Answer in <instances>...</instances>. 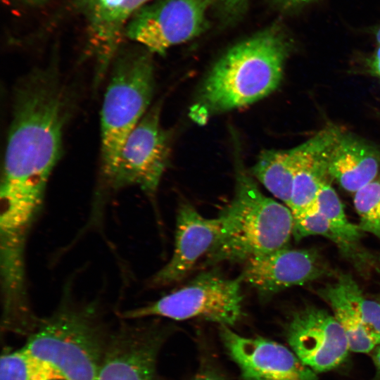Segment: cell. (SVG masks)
<instances>
[{
  "label": "cell",
  "mask_w": 380,
  "mask_h": 380,
  "mask_svg": "<svg viewBox=\"0 0 380 380\" xmlns=\"http://www.w3.org/2000/svg\"><path fill=\"white\" fill-rule=\"evenodd\" d=\"M68 95L56 69L40 68L18 84L1 180L0 208L8 215L38 216L62 151Z\"/></svg>",
  "instance_id": "6da1fadb"
},
{
  "label": "cell",
  "mask_w": 380,
  "mask_h": 380,
  "mask_svg": "<svg viewBox=\"0 0 380 380\" xmlns=\"http://www.w3.org/2000/svg\"><path fill=\"white\" fill-rule=\"evenodd\" d=\"M292 48L291 39L277 23L232 46L205 77L192 115L207 118L272 93L280 84Z\"/></svg>",
  "instance_id": "7a4b0ae2"
},
{
  "label": "cell",
  "mask_w": 380,
  "mask_h": 380,
  "mask_svg": "<svg viewBox=\"0 0 380 380\" xmlns=\"http://www.w3.org/2000/svg\"><path fill=\"white\" fill-rule=\"evenodd\" d=\"M234 194L218 216V239L205 263L246 262L287 247L294 218L288 206L265 196L237 159Z\"/></svg>",
  "instance_id": "3957f363"
},
{
  "label": "cell",
  "mask_w": 380,
  "mask_h": 380,
  "mask_svg": "<svg viewBox=\"0 0 380 380\" xmlns=\"http://www.w3.org/2000/svg\"><path fill=\"white\" fill-rule=\"evenodd\" d=\"M91 304L63 302L39 322L23 347L58 380H95L108 341Z\"/></svg>",
  "instance_id": "277c9868"
},
{
  "label": "cell",
  "mask_w": 380,
  "mask_h": 380,
  "mask_svg": "<svg viewBox=\"0 0 380 380\" xmlns=\"http://www.w3.org/2000/svg\"><path fill=\"white\" fill-rule=\"evenodd\" d=\"M149 51H118L101 108V184L112 175L122 147L148 111L154 89V69Z\"/></svg>",
  "instance_id": "5b68a950"
},
{
  "label": "cell",
  "mask_w": 380,
  "mask_h": 380,
  "mask_svg": "<svg viewBox=\"0 0 380 380\" xmlns=\"http://www.w3.org/2000/svg\"><path fill=\"white\" fill-rule=\"evenodd\" d=\"M160 105L151 108L126 139L115 167L99 189L92 213L96 216L105 197L129 186H137L153 197L168 165L170 133L160 124Z\"/></svg>",
  "instance_id": "8992f818"
},
{
  "label": "cell",
  "mask_w": 380,
  "mask_h": 380,
  "mask_svg": "<svg viewBox=\"0 0 380 380\" xmlns=\"http://www.w3.org/2000/svg\"><path fill=\"white\" fill-rule=\"evenodd\" d=\"M241 283L240 277L229 279L214 270L201 272L182 288L124 312L123 317L200 318L231 327L243 315Z\"/></svg>",
  "instance_id": "52a82bcc"
},
{
  "label": "cell",
  "mask_w": 380,
  "mask_h": 380,
  "mask_svg": "<svg viewBox=\"0 0 380 380\" xmlns=\"http://www.w3.org/2000/svg\"><path fill=\"white\" fill-rule=\"evenodd\" d=\"M215 0H156L138 9L126 35L150 53L164 54L172 46L194 39L208 27V8Z\"/></svg>",
  "instance_id": "ba28073f"
},
{
  "label": "cell",
  "mask_w": 380,
  "mask_h": 380,
  "mask_svg": "<svg viewBox=\"0 0 380 380\" xmlns=\"http://www.w3.org/2000/svg\"><path fill=\"white\" fill-rule=\"evenodd\" d=\"M286 336L292 351L315 372L338 367L350 350L345 331L335 317L315 307L294 313L286 328Z\"/></svg>",
  "instance_id": "9c48e42d"
},
{
  "label": "cell",
  "mask_w": 380,
  "mask_h": 380,
  "mask_svg": "<svg viewBox=\"0 0 380 380\" xmlns=\"http://www.w3.org/2000/svg\"><path fill=\"white\" fill-rule=\"evenodd\" d=\"M220 336L244 380H317L315 372L279 343L242 336L227 326H220Z\"/></svg>",
  "instance_id": "30bf717a"
},
{
  "label": "cell",
  "mask_w": 380,
  "mask_h": 380,
  "mask_svg": "<svg viewBox=\"0 0 380 380\" xmlns=\"http://www.w3.org/2000/svg\"><path fill=\"white\" fill-rule=\"evenodd\" d=\"M327 272L315 250L288 247L245 262L239 276L263 298L294 286L315 280Z\"/></svg>",
  "instance_id": "8fae6325"
},
{
  "label": "cell",
  "mask_w": 380,
  "mask_h": 380,
  "mask_svg": "<svg viewBox=\"0 0 380 380\" xmlns=\"http://www.w3.org/2000/svg\"><path fill=\"white\" fill-rule=\"evenodd\" d=\"M345 331L350 350L367 353L380 344V304L368 299L350 274L319 291Z\"/></svg>",
  "instance_id": "7c38bea8"
},
{
  "label": "cell",
  "mask_w": 380,
  "mask_h": 380,
  "mask_svg": "<svg viewBox=\"0 0 380 380\" xmlns=\"http://www.w3.org/2000/svg\"><path fill=\"white\" fill-rule=\"evenodd\" d=\"M220 227L219 217L206 218L190 203L182 201L177 215L173 254L169 262L152 277L151 284L163 286L186 277L198 260L206 256L214 246Z\"/></svg>",
  "instance_id": "4fadbf2b"
},
{
  "label": "cell",
  "mask_w": 380,
  "mask_h": 380,
  "mask_svg": "<svg viewBox=\"0 0 380 380\" xmlns=\"http://www.w3.org/2000/svg\"><path fill=\"white\" fill-rule=\"evenodd\" d=\"M163 335L124 328L110 341L95 380H160L156 362Z\"/></svg>",
  "instance_id": "5bb4252c"
},
{
  "label": "cell",
  "mask_w": 380,
  "mask_h": 380,
  "mask_svg": "<svg viewBox=\"0 0 380 380\" xmlns=\"http://www.w3.org/2000/svg\"><path fill=\"white\" fill-rule=\"evenodd\" d=\"M341 132L337 127L328 126L293 148L265 150L252 167L251 174L288 206L294 177L300 165L311 156L332 145Z\"/></svg>",
  "instance_id": "9a60e30c"
},
{
  "label": "cell",
  "mask_w": 380,
  "mask_h": 380,
  "mask_svg": "<svg viewBox=\"0 0 380 380\" xmlns=\"http://www.w3.org/2000/svg\"><path fill=\"white\" fill-rule=\"evenodd\" d=\"M149 0H83L90 45L101 80L117 55L124 30L134 13Z\"/></svg>",
  "instance_id": "2e32d148"
},
{
  "label": "cell",
  "mask_w": 380,
  "mask_h": 380,
  "mask_svg": "<svg viewBox=\"0 0 380 380\" xmlns=\"http://www.w3.org/2000/svg\"><path fill=\"white\" fill-rule=\"evenodd\" d=\"M380 170V151L349 133L341 132L328 158V172L345 190L355 193L373 181Z\"/></svg>",
  "instance_id": "e0dca14e"
},
{
  "label": "cell",
  "mask_w": 380,
  "mask_h": 380,
  "mask_svg": "<svg viewBox=\"0 0 380 380\" xmlns=\"http://www.w3.org/2000/svg\"><path fill=\"white\" fill-rule=\"evenodd\" d=\"M317 207L328 223L324 237L334 242L355 265L365 264L369 256L360 245L363 232L358 224L349 221L341 199L328 180L322 185Z\"/></svg>",
  "instance_id": "ac0fdd59"
},
{
  "label": "cell",
  "mask_w": 380,
  "mask_h": 380,
  "mask_svg": "<svg viewBox=\"0 0 380 380\" xmlns=\"http://www.w3.org/2000/svg\"><path fill=\"white\" fill-rule=\"evenodd\" d=\"M333 144L309 157L296 172L288 205L294 219L317 207L322 185L329 177L328 158Z\"/></svg>",
  "instance_id": "d6986e66"
},
{
  "label": "cell",
  "mask_w": 380,
  "mask_h": 380,
  "mask_svg": "<svg viewBox=\"0 0 380 380\" xmlns=\"http://www.w3.org/2000/svg\"><path fill=\"white\" fill-rule=\"evenodd\" d=\"M0 380H58L53 372L23 347L1 357Z\"/></svg>",
  "instance_id": "ffe728a7"
},
{
  "label": "cell",
  "mask_w": 380,
  "mask_h": 380,
  "mask_svg": "<svg viewBox=\"0 0 380 380\" xmlns=\"http://www.w3.org/2000/svg\"><path fill=\"white\" fill-rule=\"evenodd\" d=\"M353 203L360 229L380 239V175L355 193Z\"/></svg>",
  "instance_id": "44dd1931"
},
{
  "label": "cell",
  "mask_w": 380,
  "mask_h": 380,
  "mask_svg": "<svg viewBox=\"0 0 380 380\" xmlns=\"http://www.w3.org/2000/svg\"><path fill=\"white\" fill-rule=\"evenodd\" d=\"M248 1V0H216L214 6L224 19L230 20L243 11Z\"/></svg>",
  "instance_id": "7402d4cb"
},
{
  "label": "cell",
  "mask_w": 380,
  "mask_h": 380,
  "mask_svg": "<svg viewBox=\"0 0 380 380\" xmlns=\"http://www.w3.org/2000/svg\"><path fill=\"white\" fill-rule=\"evenodd\" d=\"M315 0H271L274 8L281 12L298 10Z\"/></svg>",
  "instance_id": "603a6c76"
},
{
  "label": "cell",
  "mask_w": 380,
  "mask_h": 380,
  "mask_svg": "<svg viewBox=\"0 0 380 380\" xmlns=\"http://www.w3.org/2000/svg\"><path fill=\"white\" fill-rule=\"evenodd\" d=\"M192 380H226L219 372L211 368H203Z\"/></svg>",
  "instance_id": "cb8c5ba5"
},
{
  "label": "cell",
  "mask_w": 380,
  "mask_h": 380,
  "mask_svg": "<svg viewBox=\"0 0 380 380\" xmlns=\"http://www.w3.org/2000/svg\"><path fill=\"white\" fill-rule=\"evenodd\" d=\"M371 67L372 71L380 77V44L373 56Z\"/></svg>",
  "instance_id": "d4e9b609"
},
{
  "label": "cell",
  "mask_w": 380,
  "mask_h": 380,
  "mask_svg": "<svg viewBox=\"0 0 380 380\" xmlns=\"http://www.w3.org/2000/svg\"><path fill=\"white\" fill-rule=\"evenodd\" d=\"M372 351L374 364L376 367V373L380 377V344H379Z\"/></svg>",
  "instance_id": "484cf974"
},
{
  "label": "cell",
  "mask_w": 380,
  "mask_h": 380,
  "mask_svg": "<svg viewBox=\"0 0 380 380\" xmlns=\"http://www.w3.org/2000/svg\"><path fill=\"white\" fill-rule=\"evenodd\" d=\"M376 40L380 44V26L376 29L375 32Z\"/></svg>",
  "instance_id": "4316f807"
},
{
  "label": "cell",
  "mask_w": 380,
  "mask_h": 380,
  "mask_svg": "<svg viewBox=\"0 0 380 380\" xmlns=\"http://www.w3.org/2000/svg\"><path fill=\"white\" fill-rule=\"evenodd\" d=\"M25 1L32 4H38L44 2L45 0H25Z\"/></svg>",
  "instance_id": "83f0119b"
}]
</instances>
